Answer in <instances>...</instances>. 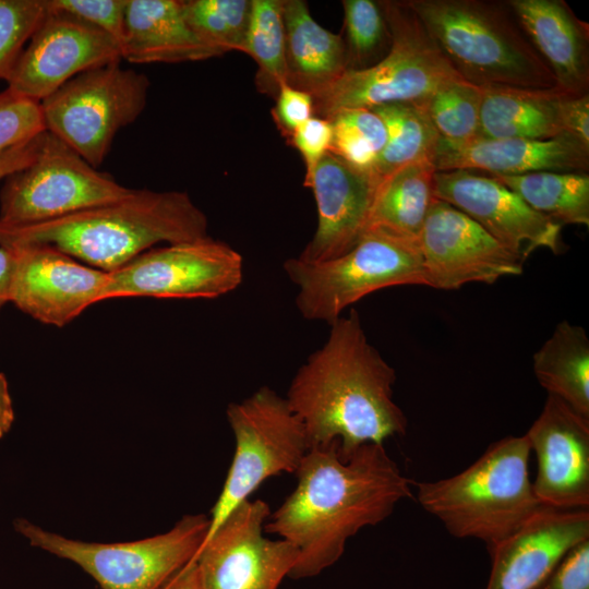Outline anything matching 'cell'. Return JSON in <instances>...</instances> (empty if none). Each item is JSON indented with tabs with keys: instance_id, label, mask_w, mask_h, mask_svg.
<instances>
[{
	"instance_id": "obj_9",
	"label": "cell",
	"mask_w": 589,
	"mask_h": 589,
	"mask_svg": "<svg viewBox=\"0 0 589 589\" xmlns=\"http://www.w3.org/2000/svg\"><path fill=\"white\" fill-rule=\"evenodd\" d=\"M226 416L236 446L221 491L211 509L206 539L264 481L281 473H296L310 449L303 423L287 399L268 386L229 404Z\"/></svg>"
},
{
	"instance_id": "obj_43",
	"label": "cell",
	"mask_w": 589,
	"mask_h": 589,
	"mask_svg": "<svg viewBox=\"0 0 589 589\" xmlns=\"http://www.w3.org/2000/svg\"><path fill=\"white\" fill-rule=\"evenodd\" d=\"M14 272V251L0 247V311L8 302H11Z\"/></svg>"
},
{
	"instance_id": "obj_42",
	"label": "cell",
	"mask_w": 589,
	"mask_h": 589,
	"mask_svg": "<svg viewBox=\"0 0 589 589\" xmlns=\"http://www.w3.org/2000/svg\"><path fill=\"white\" fill-rule=\"evenodd\" d=\"M44 133L0 153V179L28 166L39 152Z\"/></svg>"
},
{
	"instance_id": "obj_34",
	"label": "cell",
	"mask_w": 589,
	"mask_h": 589,
	"mask_svg": "<svg viewBox=\"0 0 589 589\" xmlns=\"http://www.w3.org/2000/svg\"><path fill=\"white\" fill-rule=\"evenodd\" d=\"M46 10V0H0V80H8Z\"/></svg>"
},
{
	"instance_id": "obj_16",
	"label": "cell",
	"mask_w": 589,
	"mask_h": 589,
	"mask_svg": "<svg viewBox=\"0 0 589 589\" xmlns=\"http://www.w3.org/2000/svg\"><path fill=\"white\" fill-rule=\"evenodd\" d=\"M435 196L474 220L524 261L538 248L564 251L562 226L533 211L490 175L473 170L436 171Z\"/></svg>"
},
{
	"instance_id": "obj_29",
	"label": "cell",
	"mask_w": 589,
	"mask_h": 589,
	"mask_svg": "<svg viewBox=\"0 0 589 589\" xmlns=\"http://www.w3.org/2000/svg\"><path fill=\"white\" fill-rule=\"evenodd\" d=\"M372 110L387 131L386 145L370 172L377 183L407 165L432 163L441 137L421 103L388 104Z\"/></svg>"
},
{
	"instance_id": "obj_35",
	"label": "cell",
	"mask_w": 589,
	"mask_h": 589,
	"mask_svg": "<svg viewBox=\"0 0 589 589\" xmlns=\"http://www.w3.org/2000/svg\"><path fill=\"white\" fill-rule=\"evenodd\" d=\"M342 8L350 68V61L363 63L371 59L389 35L380 1L344 0Z\"/></svg>"
},
{
	"instance_id": "obj_1",
	"label": "cell",
	"mask_w": 589,
	"mask_h": 589,
	"mask_svg": "<svg viewBox=\"0 0 589 589\" xmlns=\"http://www.w3.org/2000/svg\"><path fill=\"white\" fill-rule=\"evenodd\" d=\"M294 474L296 488L264 526L298 550L292 579L317 576L334 565L351 537L382 522L412 496L413 482L383 444H364L347 459L337 443L311 447Z\"/></svg>"
},
{
	"instance_id": "obj_5",
	"label": "cell",
	"mask_w": 589,
	"mask_h": 589,
	"mask_svg": "<svg viewBox=\"0 0 589 589\" xmlns=\"http://www.w3.org/2000/svg\"><path fill=\"white\" fill-rule=\"evenodd\" d=\"M456 73L477 86L551 88L508 1L405 0Z\"/></svg>"
},
{
	"instance_id": "obj_28",
	"label": "cell",
	"mask_w": 589,
	"mask_h": 589,
	"mask_svg": "<svg viewBox=\"0 0 589 589\" xmlns=\"http://www.w3.org/2000/svg\"><path fill=\"white\" fill-rule=\"evenodd\" d=\"M490 176L519 195L533 211L561 226L589 225L588 172L536 171Z\"/></svg>"
},
{
	"instance_id": "obj_25",
	"label": "cell",
	"mask_w": 589,
	"mask_h": 589,
	"mask_svg": "<svg viewBox=\"0 0 589 589\" xmlns=\"http://www.w3.org/2000/svg\"><path fill=\"white\" fill-rule=\"evenodd\" d=\"M480 136L550 140L565 135L562 106L566 95L555 86L524 88L483 86Z\"/></svg>"
},
{
	"instance_id": "obj_3",
	"label": "cell",
	"mask_w": 589,
	"mask_h": 589,
	"mask_svg": "<svg viewBox=\"0 0 589 589\" xmlns=\"http://www.w3.org/2000/svg\"><path fill=\"white\" fill-rule=\"evenodd\" d=\"M208 237L205 213L181 191L134 189L129 196L57 219L0 224V247H52L93 268L111 273L158 242Z\"/></svg>"
},
{
	"instance_id": "obj_24",
	"label": "cell",
	"mask_w": 589,
	"mask_h": 589,
	"mask_svg": "<svg viewBox=\"0 0 589 589\" xmlns=\"http://www.w3.org/2000/svg\"><path fill=\"white\" fill-rule=\"evenodd\" d=\"M283 17L287 84L313 96L349 68L347 47L312 17L303 0H283Z\"/></svg>"
},
{
	"instance_id": "obj_19",
	"label": "cell",
	"mask_w": 589,
	"mask_h": 589,
	"mask_svg": "<svg viewBox=\"0 0 589 589\" xmlns=\"http://www.w3.org/2000/svg\"><path fill=\"white\" fill-rule=\"evenodd\" d=\"M303 184L313 192L317 227L298 257L311 263L336 259L366 231L378 183L328 152Z\"/></svg>"
},
{
	"instance_id": "obj_2",
	"label": "cell",
	"mask_w": 589,
	"mask_h": 589,
	"mask_svg": "<svg viewBox=\"0 0 589 589\" xmlns=\"http://www.w3.org/2000/svg\"><path fill=\"white\" fill-rule=\"evenodd\" d=\"M329 326L285 398L303 423L310 448L337 443L347 459L364 444L404 435L408 422L393 397L396 372L370 344L358 312Z\"/></svg>"
},
{
	"instance_id": "obj_4",
	"label": "cell",
	"mask_w": 589,
	"mask_h": 589,
	"mask_svg": "<svg viewBox=\"0 0 589 589\" xmlns=\"http://www.w3.org/2000/svg\"><path fill=\"white\" fill-rule=\"evenodd\" d=\"M526 435L492 443L468 468L446 479L414 483L417 501L456 538H474L491 552L545 506L529 478Z\"/></svg>"
},
{
	"instance_id": "obj_37",
	"label": "cell",
	"mask_w": 589,
	"mask_h": 589,
	"mask_svg": "<svg viewBox=\"0 0 589 589\" xmlns=\"http://www.w3.org/2000/svg\"><path fill=\"white\" fill-rule=\"evenodd\" d=\"M59 11L71 14L105 32L120 46L123 40L128 0H47Z\"/></svg>"
},
{
	"instance_id": "obj_11",
	"label": "cell",
	"mask_w": 589,
	"mask_h": 589,
	"mask_svg": "<svg viewBox=\"0 0 589 589\" xmlns=\"http://www.w3.org/2000/svg\"><path fill=\"white\" fill-rule=\"evenodd\" d=\"M133 191L45 131L35 159L7 178L0 194V224L48 221L120 201Z\"/></svg>"
},
{
	"instance_id": "obj_39",
	"label": "cell",
	"mask_w": 589,
	"mask_h": 589,
	"mask_svg": "<svg viewBox=\"0 0 589 589\" xmlns=\"http://www.w3.org/2000/svg\"><path fill=\"white\" fill-rule=\"evenodd\" d=\"M534 589H589V539L570 548Z\"/></svg>"
},
{
	"instance_id": "obj_26",
	"label": "cell",
	"mask_w": 589,
	"mask_h": 589,
	"mask_svg": "<svg viewBox=\"0 0 589 589\" xmlns=\"http://www.w3.org/2000/svg\"><path fill=\"white\" fill-rule=\"evenodd\" d=\"M532 362L536 377L549 395L589 418V339L581 326L558 323Z\"/></svg>"
},
{
	"instance_id": "obj_40",
	"label": "cell",
	"mask_w": 589,
	"mask_h": 589,
	"mask_svg": "<svg viewBox=\"0 0 589 589\" xmlns=\"http://www.w3.org/2000/svg\"><path fill=\"white\" fill-rule=\"evenodd\" d=\"M275 99L276 105L272 111L273 118L286 139L314 116L312 95L287 83L280 85Z\"/></svg>"
},
{
	"instance_id": "obj_38",
	"label": "cell",
	"mask_w": 589,
	"mask_h": 589,
	"mask_svg": "<svg viewBox=\"0 0 589 589\" xmlns=\"http://www.w3.org/2000/svg\"><path fill=\"white\" fill-rule=\"evenodd\" d=\"M333 139L332 123L327 119L313 116L287 139L300 153L305 168L303 183L306 182L318 161L330 149Z\"/></svg>"
},
{
	"instance_id": "obj_18",
	"label": "cell",
	"mask_w": 589,
	"mask_h": 589,
	"mask_svg": "<svg viewBox=\"0 0 589 589\" xmlns=\"http://www.w3.org/2000/svg\"><path fill=\"white\" fill-rule=\"evenodd\" d=\"M537 458L532 482L540 502L561 510L589 506V418L548 395L525 434Z\"/></svg>"
},
{
	"instance_id": "obj_23",
	"label": "cell",
	"mask_w": 589,
	"mask_h": 589,
	"mask_svg": "<svg viewBox=\"0 0 589 589\" xmlns=\"http://www.w3.org/2000/svg\"><path fill=\"white\" fill-rule=\"evenodd\" d=\"M220 56L187 23L181 1L128 0L122 59L131 63H181Z\"/></svg>"
},
{
	"instance_id": "obj_36",
	"label": "cell",
	"mask_w": 589,
	"mask_h": 589,
	"mask_svg": "<svg viewBox=\"0 0 589 589\" xmlns=\"http://www.w3.org/2000/svg\"><path fill=\"white\" fill-rule=\"evenodd\" d=\"M46 131L40 103L10 89L0 93V153Z\"/></svg>"
},
{
	"instance_id": "obj_20",
	"label": "cell",
	"mask_w": 589,
	"mask_h": 589,
	"mask_svg": "<svg viewBox=\"0 0 589 589\" xmlns=\"http://www.w3.org/2000/svg\"><path fill=\"white\" fill-rule=\"evenodd\" d=\"M589 539L588 509L545 506L490 553L485 589H534L575 544Z\"/></svg>"
},
{
	"instance_id": "obj_8",
	"label": "cell",
	"mask_w": 589,
	"mask_h": 589,
	"mask_svg": "<svg viewBox=\"0 0 589 589\" xmlns=\"http://www.w3.org/2000/svg\"><path fill=\"white\" fill-rule=\"evenodd\" d=\"M209 525V515L187 514L166 532L99 543L67 538L26 518L13 520L15 532L32 546L76 564L101 589H160L195 557Z\"/></svg>"
},
{
	"instance_id": "obj_33",
	"label": "cell",
	"mask_w": 589,
	"mask_h": 589,
	"mask_svg": "<svg viewBox=\"0 0 589 589\" xmlns=\"http://www.w3.org/2000/svg\"><path fill=\"white\" fill-rule=\"evenodd\" d=\"M333 139L329 152L364 172H371L387 142L384 121L372 109L337 112L329 119Z\"/></svg>"
},
{
	"instance_id": "obj_31",
	"label": "cell",
	"mask_w": 589,
	"mask_h": 589,
	"mask_svg": "<svg viewBox=\"0 0 589 589\" xmlns=\"http://www.w3.org/2000/svg\"><path fill=\"white\" fill-rule=\"evenodd\" d=\"M482 91L460 76L421 103L441 139L462 143L480 136Z\"/></svg>"
},
{
	"instance_id": "obj_17",
	"label": "cell",
	"mask_w": 589,
	"mask_h": 589,
	"mask_svg": "<svg viewBox=\"0 0 589 589\" xmlns=\"http://www.w3.org/2000/svg\"><path fill=\"white\" fill-rule=\"evenodd\" d=\"M9 249L15 254L11 302L36 321L62 327L101 302L108 273L49 245Z\"/></svg>"
},
{
	"instance_id": "obj_15",
	"label": "cell",
	"mask_w": 589,
	"mask_h": 589,
	"mask_svg": "<svg viewBox=\"0 0 589 589\" xmlns=\"http://www.w3.org/2000/svg\"><path fill=\"white\" fill-rule=\"evenodd\" d=\"M425 286L454 290L522 273L524 260L453 205L436 199L418 238Z\"/></svg>"
},
{
	"instance_id": "obj_44",
	"label": "cell",
	"mask_w": 589,
	"mask_h": 589,
	"mask_svg": "<svg viewBox=\"0 0 589 589\" xmlns=\"http://www.w3.org/2000/svg\"><path fill=\"white\" fill-rule=\"evenodd\" d=\"M15 414L5 375L0 372V440L11 430Z\"/></svg>"
},
{
	"instance_id": "obj_45",
	"label": "cell",
	"mask_w": 589,
	"mask_h": 589,
	"mask_svg": "<svg viewBox=\"0 0 589 589\" xmlns=\"http://www.w3.org/2000/svg\"><path fill=\"white\" fill-rule=\"evenodd\" d=\"M160 589H203L195 561L192 560L178 570Z\"/></svg>"
},
{
	"instance_id": "obj_13",
	"label": "cell",
	"mask_w": 589,
	"mask_h": 589,
	"mask_svg": "<svg viewBox=\"0 0 589 589\" xmlns=\"http://www.w3.org/2000/svg\"><path fill=\"white\" fill-rule=\"evenodd\" d=\"M269 516L263 500H247L227 515L193 558L203 589L279 588L299 552L284 539L264 536Z\"/></svg>"
},
{
	"instance_id": "obj_6",
	"label": "cell",
	"mask_w": 589,
	"mask_h": 589,
	"mask_svg": "<svg viewBox=\"0 0 589 589\" xmlns=\"http://www.w3.org/2000/svg\"><path fill=\"white\" fill-rule=\"evenodd\" d=\"M380 4L390 39L388 52L371 67L348 68L314 94V116L329 120L347 109L422 103L459 76L405 0Z\"/></svg>"
},
{
	"instance_id": "obj_7",
	"label": "cell",
	"mask_w": 589,
	"mask_h": 589,
	"mask_svg": "<svg viewBox=\"0 0 589 589\" xmlns=\"http://www.w3.org/2000/svg\"><path fill=\"white\" fill-rule=\"evenodd\" d=\"M284 271L298 288L300 314L328 325L345 309L377 290L425 286L418 240L375 226L336 259L311 263L291 257L285 261Z\"/></svg>"
},
{
	"instance_id": "obj_10",
	"label": "cell",
	"mask_w": 589,
	"mask_h": 589,
	"mask_svg": "<svg viewBox=\"0 0 589 589\" xmlns=\"http://www.w3.org/2000/svg\"><path fill=\"white\" fill-rule=\"evenodd\" d=\"M149 80L120 61L87 70L40 101L46 131L97 168L144 111Z\"/></svg>"
},
{
	"instance_id": "obj_30",
	"label": "cell",
	"mask_w": 589,
	"mask_h": 589,
	"mask_svg": "<svg viewBox=\"0 0 589 589\" xmlns=\"http://www.w3.org/2000/svg\"><path fill=\"white\" fill-rule=\"evenodd\" d=\"M243 52L257 65V91L275 98L280 85L287 83L283 0H251Z\"/></svg>"
},
{
	"instance_id": "obj_32",
	"label": "cell",
	"mask_w": 589,
	"mask_h": 589,
	"mask_svg": "<svg viewBox=\"0 0 589 589\" xmlns=\"http://www.w3.org/2000/svg\"><path fill=\"white\" fill-rule=\"evenodd\" d=\"M181 9L190 27L221 56L243 52L250 0H184Z\"/></svg>"
},
{
	"instance_id": "obj_41",
	"label": "cell",
	"mask_w": 589,
	"mask_h": 589,
	"mask_svg": "<svg viewBox=\"0 0 589 589\" xmlns=\"http://www.w3.org/2000/svg\"><path fill=\"white\" fill-rule=\"evenodd\" d=\"M562 123L565 135L589 148V93L565 96L562 106Z\"/></svg>"
},
{
	"instance_id": "obj_12",
	"label": "cell",
	"mask_w": 589,
	"mask_h": 589,
	"mask_svg": "<svg viewBox=\"0 0 589 589\" xmlns=\"http://www.w3.org/2000/svg\"><path fill=\"white\" fill-rule=\"evenodd\" d=\"M242 280V255L208 236L145 251L108 273L101 302L122 297L214 299Z\"/></svg>"
},
{
	"instance_id": "obj_14",
	"label": "cell",
	"mask_w": 589,
	"mask_h": 589,
	"mask_svg": "<svg viewBox=\"0 0 589 589\" xmlns=\"http://www.w3.org/2000/svg\"><path fill=\"white\" fill-rule=\"evenodd\" d=\"M8 80V89L40 103L74 76L122 59L105 32L48 4Z\"/></svg>"
},
{
	"instance_id": "obj_21",
	"label": "cell",
	"mask_w": 589,
	"mask_h": 589,
	"mask_svg": "<svg viewBox=\"0 0 589 589\" xmlns=\"http://www.w3.org/2000/svg\"><path fill=\"white\" fill-rule=\"evenodd\" d=\"M432 164L436 171L462 169L507 176L536 171L587 172L589 148L568 135L550 140L479 136L462 143L440 139Z\"/></svg>"
},
{
	"instance_id": "obj_27",
	"label": "cell",
	"mask_w": 589,
	"mask_h": 589,
	"mask_svg": "<svg viewBox=\"0 0 589 589\" xmlns=\"http://www.w3.org/2000/svg\"><path fill=\"white\" fill-rule=\"evenodd\" d=\"M435 172L432 163L423 161L401 167L382 179L375 190L369 227H382L418 240L437 199Z\"/></svg>"
},
{
	"instance_id": "obj_22",
	"label": "cell",
	"mask_w": 589,
	"mask_h": 589,
	"mask_svg": "<svg viewBox=\"0 0 589 589\" xmlns=\"http://www.w3.org/2000/svg\"><path fill=\"white\" fill-rule=\"evenodd\" d=\"M561 92L589 93V24L564 0H507Z\"/></svg>"
}]
</instances>
